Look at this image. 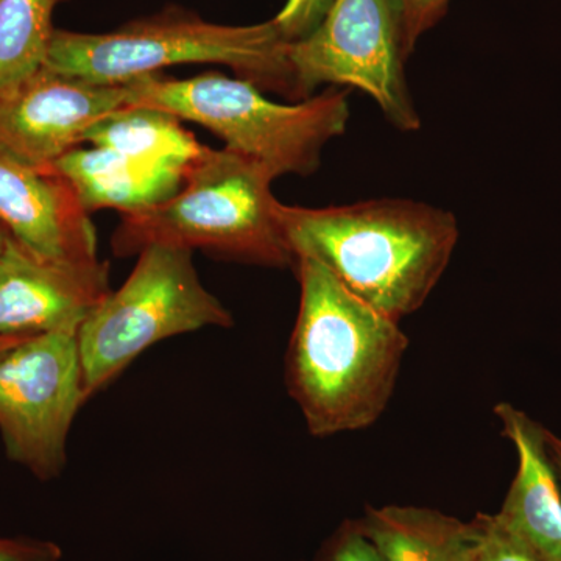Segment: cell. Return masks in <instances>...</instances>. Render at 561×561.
I'll return each mask as SVG.
<instances>
[{"instance_id": "e0dca14e", "label": "cell", "mask_w": 561, "mask_h": 561, "mask_svg": "<svg viewBox=\"0 0 561 561\" xmlns=\"http://www.w3.org/2000/svg\"><path fill=\"white\" fill-rule=\"evenodd\" d=\"M335 0H287L286 5L273 18L280 38L287 44L297 43L311 35Z\"/></svg>"}, {"instance_id": "8fae6325", "label": "cell", "mask_w": 561, "mask_h": 561, "mask_svg": "<svg viewBox=\"0 0 561 561\" xmlns=\"http://www.w3.org/2000/svg\"><path fill=\"white\" fill-rule=\"evenodd\" d=\"M0 225L41 260H99L98 234L79 195L54 169L25 164L0 149Z\"/></svg>"}, {"instance_id": "5b68a950", "label": "cell", "mask_w": 561, "mask_h": 561, "mask_svg": "<svg viewBox=\"0 0 561 561\" xmlns=\"http://www.w3.org/2000/svg\"><path fill=\"white\" fill-rule=\"evenodd\" d=\"M125 88L128 105L154 106L201 125L224 140V149L257 162L275 180L319 171L324 147L346 131L351 116L348 92L337 88L278 103L251 81L219 72L191 79L154 73Z\"/></svg>"}, {"instance_id": "ac0fdd59", "label": "cell", "mask_w": 561, "mask_h": 561, "mask_svg": "<svg viewBox=\"0 0 561 561\" xmlns=\"http://www.w3.org/2000/svg\"><path fill=\"white\" fill-rule=\"evenodd\" d=\"M316 561H382L359 522L343 523L323 542Z\"/></svg>"}, {"instance_id": "cb8c5ba5", "label": "cell", "mask_w": 561, "mask_h": 561, "mask_svg": "<svg viewBox=\"0 0 561 561\" xmlns=\"http://www.w3.org/2000/svg\"><path fill=\"white\" fill-rule=\"evenodd\" d=\"M7 238H9V232L5 231V228L0 225V253H2L3 245H5Z\"/></svg>"}, {"instance_id": "6da1fadb", "label": "cell", "mask_w": 561, "mask_h": 561, "mask_svg": "<svg viewBox=\"0 0 561 561\" xmlns=\"http://www.w3.org/2000/svg\"><path fill=\"white\" fill-rule=\"evenodd\" d=\"M295 271L300 308L286 354L287 391L313 437L365 430L389 405L408 335L316 257L298 254Z\"/></svg>"}, {"instance_id": "2e32d148", "label": "cell", "mask_w": 561, "mask_h": 561, "mask_svg": "<svg viewBox=\"0 0 561 561\" xmlns=\"http://www.w3.org/2000/svg\"><path fill=\"white\" fill-rule=\"evenodd\" d=\"M66 0H0V99L44 69L54 33V13Z\"/></svg>"}, {"instance_id": "d6986e66", "label": "cell", "mask_w": 561, "mask_h": 561, "mask_svg": "<svg viewBox=\"0 0 561 561\" xmlns=\"http://www.w3.org/2000/svg\"><path fill=\"white\" fill-rule=\"evenodd\" d=\"M474 561H540L494 515H489L485 538Z\"/></svg>"}, {"instance_id": "4fadbf2b", "label": "cell", "mask_w": 561, "mask_h": 561, "mask_svg": "<svg viewBox=\"0 0 561 561\" xmlns=\"http://www.w3.org/2000/svg\"><path fill=\"white\" fill-rule=\"evenodd\" d=\"M69 181L88 213H140L161 205L183 186L187 168L139 160L101 147H76L51 165Z\"/></svg>"}, {"instance_id": "ba28073f", "label": "cell", "mask_w": 561, "mask_h": 561, "mask_svg": "<svg viewBox=\"0 0 561 561\" xmlns=\"http://www.w3.org/2000/svg\"><path fill=\"white\" fill-rule=\"evenodd\" d=\"M84 402L79 328L31 335L0 351V434L7 456L41 481L65 470L70 427Z\"/></svg>"}, {"instance_id": "52a82bcc", "label": "cell", "mask_w": 561, "mask_h": 561, "mask_svg": "<svg viewBox=\"0 0 561 561\" xmlns=\"http://www.w3.org/2000/svg\"><path fill=\"white\" fill-rule=\"evenodd\" d=\"M400 0H335L319 27L289 44V60L301 101L321 84L364 91L397 130H420L405 61Z\"/></svg>"}, {"instance_id": "7a4b0ae2", "label": "cell", "mask_w": 561, "mask_h": 561, "mask_svg": "<svg viewBox=\"0 0 561 561\" xmlns=\"http://www.w3.org/2000/svg\"><path fill=\"white\" fill-rule=\"evenodd\" d=\"M278 216L295 260L316 257L351 294L397 321L426 302L459 242L451 210L408 198L324 208L279 202Z\"/></svg>"}, {"instance_id": "44dd1931", "label": "cell", "mask_w": 561, "mask_h": 561, "mask_svg": "<svg viewBox=\"0 0 561 561\" xmlns=\"http://www.w3.org/2000/svg\"><path fill=\"white\" fill-rule=\"evenodd\" d=\"M60 546L36 538H0V561H61Z\"/></svg>"}, {"instance_id": "8992f818", "label": "cell", "mask_w": 561, "mask_h": 561, "mask_svg": "<svg viewBox=\"0 0 561 561\" xmlns=\"http://www.w3.org/2000/svg\"><path fill=\"white\" fill-rule=\"evenodd\" d=\"M192 253L179 247H147L128 279L110 290L80 324L87 401L154 343L203 328L232 327L230 311L203 286Z\"/></svg>"}, {"instance_id": "ffe728a7", "label": "cell", "mask_w": 561, "mask_h": 561, "mask_svg": "<svg viewBox=\"0 0 561 561\" xmlns=\"http://www.w3.org/2000/svg\"><path fill=\"white\" fill-rule=\"evenodd\" d=\"M404 14L405 38L413 50L423 33L434 27L445 16L451 0H400Z\"/></svg>"}, {"instance_id": "3957f363", "label": "cell", "mask_w": 561, "mask_h": 561, "mask_svg": "<svg viewBox=\"0 0 561 561\" xmlns=\"http://www.w3.org/2000/svg\"><path fill=\"white\" fill-rule=\"evenodd\" d=\"M180 65H221L264 92L301 101L289 44L273 21L224 25L162 10L105 33L55 31L44 68L102 84H125Z\"/></svg>"}, {"instance_id": "5bb4252c", "label": "cell", "mask_w": 561, "mask_h": 561, "mask_svg": "<svg viewBox=\"0 0 561 561\" xmlns=\"http://www.w3.org/2000/svg\"><path fill=\"white\" fill-rule=\"evenodd\" d=\"M359 524L382 561H474L489 515L461 522L434 508L383 505L368 507Z\"/></svg>"}, {"instance_id": "277c9868", "label": "cell", "mask_w": 561, "mask_h": 561, "mask_svg": "<svg viewBox=\"0 0 561 561\" xmlns=\"http://www.w3.org/2000/svg\"><path fill=\"white\" fill-rule=\"evenodd\" d=\"M273 181L257 162L205 147L187 165L173 197L140 213L122 214L111 239L114 254L135 256L150 245H171L262 267L295 268Z\"/></svg>"}, {"instance_id": "9a60e30c", "label": "cell", "mask_w": 561, "mask_h": 561, "mask_svg": "<svg viewBox=\"0 0 561 561\" xmlns=\"http://www.w3.org/2000/svg\"><path fill=\"white\" fill-rule=\"evenodd\" d=\"M179 117L154 106L127 105L99 121L83 142L139 160L172 162L187 168L206 146L183 127Z\"/></svg>"}, {"instance_id": "7c38bea8", "label": "cell", "mask_w": 561, "mask_h": 561, "mask_svg": "<svg viewBox=\"0 0 561 561\" xmlns=\"http://www.w3.org/2000/svg\"><path fill=\"white\" fill-rule=\"evenodd\" d=\"M518 470L497 523L540 561H561V483L548 448V430L511 402L494 408Z\"/></svg>"}, {"instance_id": "30bf717a", "label": "cell", "mask_w": 561, "mask_h": 561, "mask_svg": "<svg viewBox=\"0 0 561 561\" xmlns=\"http://www.w3.org/2000/svg\"><path fill=\"white\" fill-rule=\"evenodd\" d=\"M110 290L108 262L41 260L9 236L0 253V337L80 328Z\"/></svg>"}, {"instance_id": "603a6c76", "label": "cell", "mask_w": 561, "mask_h": 561, "mask_svg": "<svg viewBox=\"0 0 561 561\" xmlns=\"http://www.w3.org/2000/svg\"><path fill=\"white\" fill-rule=\"evenodd\" d=\"M31 337V335H28ZM25 337H0V351L9 350Z\"/></svg>"}, {"instance_id": "7402d4cb", "label": "cell", "mask_w": 561, "mask_h": 561, "mask_svg": "<svg viewBox=\"0 0 561 561\" xmlns=\"http://www.w3.org/2000/svg\"><path fill=\"white\" fill-rule=\"evenodd\" d=\"M548 448L551 454L553 467H556L557 476L561 483V438L548 431Z\"/></svg>"}, {"instance_id": "9c48e42d", "label": "cell", "mask_w": 561, "mask_h": 561, "mask_svg": "<svg viewBox=\"0 0 561 561\" xmlns=\"http://www.w3.org/2000/svg\"><path fill=\"white\" fill-rule=\"evenodd\" d=\"M128 105L125 84H102L41 69L0 99V149L33 168L50 169L83 144L84 135Z\"/></svg>"}]
</instances>
